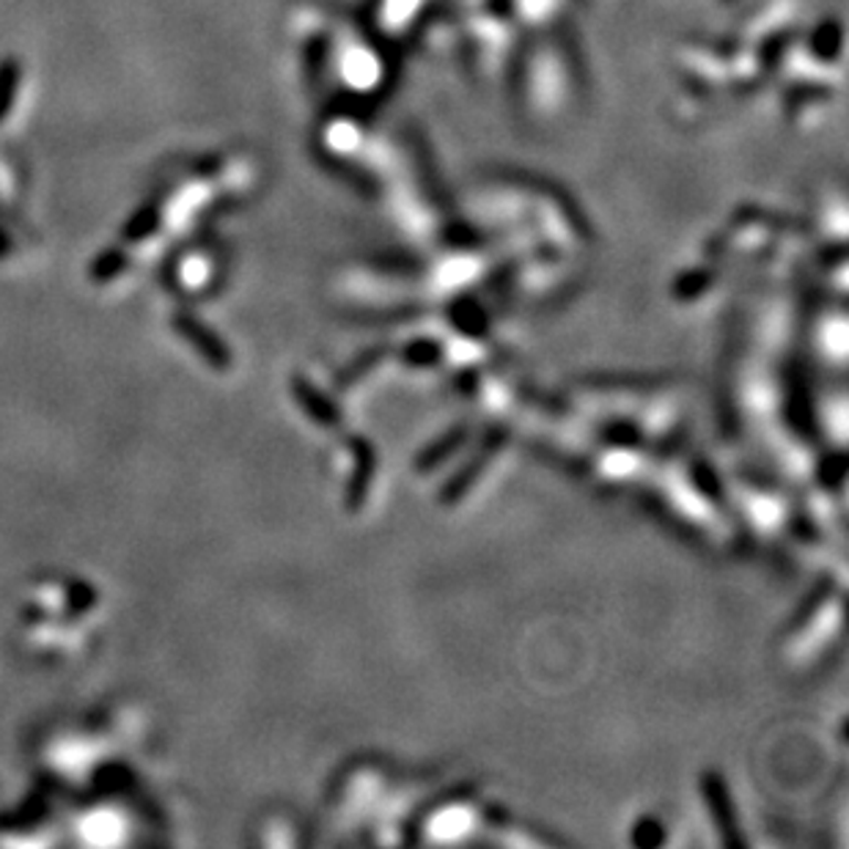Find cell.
<instances>
[{
    "instance_id": "1",
    "label": "cell",
    "mask_w": 849,
    "mask_h": 849,
    "mask_svg": "<svg viewBox=\"0 0 849 849\" xmlns=\"http://www.w3.org/2000/svg\"><path fill=\"white\" fill-rule=\"evenodd\" d=\"M174 325H177V331L196 347V353L201 355V358H207L214 369H226V366H229V353H226V347L218 342L214 333H209L207 327L196 319V316L179 314Z\"/></svg>"
},
{
    "instance_id": "2",
    "label": "cell",
    "mask_w": 849,
    "mask_h": 849,
    "mask_svg": "<svg viewBox=\"0 0 849 849\" xmlns=\"http://www.w3.org/2000/svg\"><path fill=\"white\" fill-rule=\"evenodd\" d=\"M157 226V212L155 209H140L138 214H135L133 220H129L127 231H124V237H127L129 242H138L144 240V237H149L151 231H155Z\"/></svg>"
},
{
    "instance_id": "3",
    "label": "cell",
    "mask_w": 849,
    "mask_h": 849,
    "mask_svg": "<svg viewBox=\"0 0 849 849\" xmlns=\"http://www.w3.org/2000/svg\"><path fill=\"white\" fill-rule=\"evenodd\" d=\"M17 92V66H3L0 70V116H3L6 111H9V102H11V94Z\"/></svg>"
},
{
    "instance_id": "4",
    "label": "cell",
    "mask_w": 849,
    "mask_h": 849,
    "mask_svg": "<svg viewBox=\"0 0 849 849\" xmlns=\"http://www.w3.org/2000/svg\"><path fill=\"white\" fill-rule=\"evenodd\" d=\"M122 268H124V259L118 256V253H107V256L99 259V264L94 268V279L96 281H111Z\"/></svg>"
}]
</instances>
